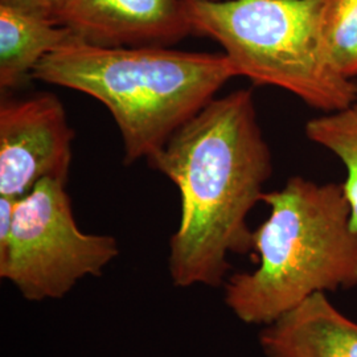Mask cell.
<instances>
[{"label":"cell","instance_id":"3","mask_svg":"<svg viewBox=\"0 0 357 357\" xmlns=\"http://www.w3.org/2000/svg\"><path fill=\"white\" fill-rule=\"evenodd\" d=\"M262 203L268 216L253 230L258 266L222 286L237 319L264 327L315 294L356 287L357 231L342 184L293 176Z\"/></svg>","mask_w":357,"mask_h":357},{"label":"cell","instance_id":"12","mask_svg":"<svg viewBox=\"0 0 357 357\" xmlns=\"http://www.w3.org/2000/svg\"><path fill=\"white\" fill-rule=\"evenodd\" d=\"M0 3L20 7L54 19V15L60 10L64 0H0Z\"/></svg>","mask_w":357,"mask_h":357},{"label":"cell","instance_id":"2","mask_svg":"<svg viewBox=\"0 0 357 357\" xmlns=\"http://www.w3.org/2000/svg\"><path fill=\"white\" fill-rule=\"evenodd\" d=\"M234 77L224 53L100 47L77 36L44 57L32 75L105 105L119 130L128 166L162 150Z\"/></svg>","mask_w":357,"mask_h":357},{"label":"cell","instance_id":"11","mask_svg":"<svg viewBox=\"0 0 357 357\" xmlns=\"http://www.w3.org/2000/svg\"><path fill=\"white\" fill-rule=\"evenodd\" d=\"M333 64L351 79L357 77V0H333L327 26Z\"/></svg>","mask_w":357,"mask_h":357},{"label":"cell","instance_id":"8","mask_svg":"<svg viewBox=\"0 0 357 357\" xmlns=\"http://www.w3.org/2000/svg\"><path fill=\"white\" fill-rule=\"evenodd\" d=\"M258 340L265 357H357V321L315 294L264 326Z\"/></svg>","mask_w":357,"mask_h":357},{"label":"cell","instance_id":"1","mask_svg":"<svg viewBox=\"0 0 357 357\" xmlns=\"http://www.w3.org/2000/svg\"><path fill=\"white\" fill-rule=\"evenodd\" d=\"M147 162L180 193V222L168 255L172 284L224 286L229 255L253 252L248 216L273 175L253 90L216 97Z\"/></svg>","mask_w":357,"mask_h":357},{"label":"cell","instance_id":"5","mask_svg":"<svg viewBox=\"0 0 357 357\" xmlns=\"http://www.w3.org/2000/svg\"><path fill=\"white\" fill-rule=\"evenodd\" d=\"M66 184L45 178L16 199L10 243L0 252V278L29 302L61 299L88 277H101L119 255L109 234L77 227Z\"/></svg>","mask_w":357,"mask_h":357},{"label":"cell","instance_id":"7","mask_svg":"<svg viewBox=\"0 0 357 357\" xmlns=\"http://www.w3.org/2000/svg\"><path fill=\"white\" fill-rule=\"evenodd\" d=\"M54 20L100 47H174L192 35L183 0H64Z\"/></svg>","mask_w":357,"mask_h":357},{"label":"cell","instance_id":"9","mask_svg":"<svg viewBox=\"0 0 357 357\" xmlns=\"http://www.w3.org/2000/svg\"><path fill=\"white\" fill-rule=\"evenodd\" d=\"M76 35L54 19L0 3V88L13 89L33 75L41 60Z\"/></svg>","mask_w":357,"mask_h":357},{"label":"cell","instance_id":"6","mask_svg":"<svg viewBox=\"0 0 357 357\" xmlns=\"http://www.w3.org/2000/svg\"><path fill=\"white\" fill-rule=\"evenodd\" d=\"M76 137L52 93L0 103V196L20 199L41 180L66 184Z\"/></svg>","mask_w":357,"mask_h":357},{"label":"cell","instance_id":"10","mask_svg":"<svg viewBox=\"0 0 357 357\" xmlns=\"http://www.w3.org/2000/svg\"><path fill=\"white\" fill-rule=\"evenodd\" d=\"M307 138L333 153L344 167L342 183L357 231V101L342 110L315 116L305 126Z\"/></svg>","mask_w":357,"mask_h":357},{"label":"cell","instance_id":"4","mask_svg":"<svg viewBox=\"0 0 357 357\" xmlns=\"http://www.w3.org/2000/svg\"><path fill=\"white\" fill-rule=\"evenodd\" d=\"M333 0H183L192 35L224 50L237 76L275 86L324 113L357 101L356 79L333 64L327 26Z\"/></svg>","mask_w":357,"mask_h":357}]
</instances>
